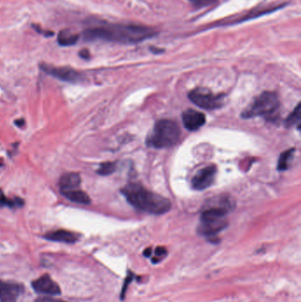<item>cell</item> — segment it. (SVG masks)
<instances>
[{"label": "cell", "mask_w": 301, "mask_h": 302, "mask_svg": "<svg viewBox=\"0 0 301 302\" xmlns=\"http://www.w3.org/2000/svg\"><path fill=\"white\" fill-rule=\"evenodd\" d=\"M156 32L150 27L135 24H106L84 31L88 40H103L123 44H134L151 38Z\"/></svg>", "instance_id": "cell-1"}, {"label": "cell", "mask_w": 301, "mask_h": 302, "mask_svg": "<svg viewBox=\"0 0 301 302\" xmlns=\"http://www.w3.org/2000/svg\"><path fill=\"white\" fill-rule=\"evenodd\" d=\"M121 192L132 206L149 214H164L171 208L169 200L148 190L139 183L128 184Z\"/></svg>", "instance_id": "cell-2"}, {"label": "cell", "mask_w": 301, "mask_h": 302, "mask_svg": "<svg viewBox=\"0 0 301 302\" xmlns=\"http://www.w3.org/2000/svg\"><path fill=\"white\" fill-rule=\"evenodd\" d=\"M180 138L178 124L170 119H160L149 135L147 144L154 149H165L177 144Z\"/></svg>", "instance_id": "cell-3"}, {"label": "cell", "mask_w": 301, "mask_h": 302, "mask_svg": "<svg viewBox=\"0 0 301 302\" xmlns=\"http://www.w3.org/2000/svg\"><path fill=\"white\" fill-rule=\"evenodd\" d=\"M229 211L221 208L204 206L198 226V233L205 237H214L228 226L227 216Z\"/></svg>", "instance_id": "cell-4"}, {"label": "cell", "mask_w": 301, "mask_h": 302, "mask_svg": "<svg viewBox=\"0 0 301 302\" xmlns=\"http://www.w3.org/2000/svg\"><path fill=\"white\" fill-rule=\"evenodd\" d=\"M278 108L279 99L278 95L273 92H263L244 110L241 117L243 119L273 117L278 111Z\"/></svg>", "instance_id": "cell-5"}, {"label": "cell", "mask_w": 301, "mask_h": 302, "mask_svg": "<svg viewBox=\"0 0 301 302\" xmlns=\"http://www.w3.org/2000/svg\"><path fill=\"white\" fill-rule=\"evenodd\" d=\"M188 97L198 107L205 110H216L224 105L223 94L216 95L206 88H194L188 94Z\"/></svg>", "instance_id": "cell-6"}, {"label": "cell", "mask_w": 301, "mask_h": 302, "mask_svg": "<svg viewBox=\"0 0 301 302\" xmlns=\"http://www.w3.org/2000/svg\"><path fill=\"white\" fill-rule=\"evenodd\" d=\"M216 167L215 165H209L201 169L192 179V187L193 189L201 191L209 188L215 181Z\"/></svg>", "instance_id": "cell-7"}, {"label": "cell", "mask_w": 301, "mask_h": 302, "mask_svg": "<svg viewBox=\"0 0 301 302\" xmlns=\"http://www.w3.org/2000/svg\"><path fill=\"white\" fill-rule=\"evenodd\" d=\"M41 67L45 73L57 78L58 80H63V81L74 83V82H79L82 78L81 73L79 72L75 71L74 69L66 67V66L57 67V66H52V65H43Z\"/></svg>", "instance_id": "cell-8"}, {"label": "cell", "mask_w": 301, "mask_h": 302, "mask_svg": "<svg viewBox=\"0 0 301 302\" xmlns=\"http://www.w3.org/2000/svg\"><path fill=\"white\" fill-rule=\"evenodd\" d=\"M32 287L39 295H60V287L49 275H43L32 282Z\"/></svg>", "instance_id": "cell-9"}, {"label": "cell", "mask_w": 301, "mask_h": 302, "mask_svg": "<svg viewBox=\"0 0 301 302\" xmlns=\"http://www.w3.org/2000/svg\"><path fill=\"white\" fill-rule=\"evenodd\" d=\"M22 292L20 284L0 280V302H16Z\"/></svg>", "instance_id": "cell-10"}, {"label": "cell", "mask_w": 301, "mask_h": 302, "mask_svg": "<svg viewBox=\"0 0 301 302\" xmlns=\"http://www.w3.org/2000/svg\"><path fill=\"white\" fill-rule=\"evenodd\" d=\"M183 125L187 130L196 131L206 123V117L201 111L189 109L182 115Z\"/></svg>", "instance_id": "cell-11"}, {"label": "cell", "mask_w": 301, "mask_h": 302, "mask_svg": "<svg viewBox=\"0 0 301 302\" xmlns=\"http://www.w3.org/2000/svg\"><path fill=\"white\" fill-rule=\"evenodd\" d=\"M48 241H58L63 243H74L79 240V235L66 230H57L44 235Z\"/></svg>", "instance_id": "cell-12"}, {"label": "cell", "mask_w": 301, "mask_h": 302, "mask_svg": "<svg viewBox=\"0 0 301 302\" xmlns=\"http://www.w3.org/2000/svg\"><path fill=\"white\" fill-rule=\"evenodd\" d=\"M81 180L80 175L76 172H69L64 174L59 180V187L62 193L78 189L81 185Z\"/></svg>", "instance_id": "cell-13"}, {"label": "cell", "mask_w": 301, "mask_h": 302, "mask_svg": "<svg viewBox=\"0 0 301 302\" xmlns=\"http://www.w3.org/2000/svg\"><path fill=\"white\" fill-rule=\"evenodd\" d=\"M63 195L70 200L71 202L80 203V204H89L90 198L85 192L81 191L79 189H74L70 191L63 192Z\"/></svg>", "instance_id": "cell-14"}, {"label": "cell", "mask_w": 301, "mask_h": 302, "mask_svg": "<svg viewBox=\"0 0 301 302\" xmlns=\"http://www.w3.org/2000/svg\"><path fill=\"white\" fill-rule=\"evenodd\" d=\"M294 153H295V149H291L280 155L278 163V171L284 172L289 169L290 165L294 158Z\"/></svg>", "instance_id": "cell-15"}, {"label": "cell", "mask_w": 301, "mask_h": 302, "mask_svg": "<svg viewBox=\"0 0 301 302\" xmlns=\"http://www.w3.org/2000/svg\"><path fill=\"white\" fill-rule=\"evenodd\" d=\"M79 35L72 31L63 30L58 34V43L62 46L74 45L77 42Z\"/></svg>", "instance_id": "cell-16"}, {"label": "cell", "mask_w": 301, "mask_h": 302, "mask_svg": "<svg viewBox=\"0 0 301 302\" xmlns=\"http://www.w3.org/2000/svg\"><path fill=\"white\" fill-rule=\"evenodd\" d=\"M301 103H299L297 105V107L294 109V111L289 115V117L286 119V125L288 127L294 126L296 124H299L300 120H301Z\"/></svg>", "instance_id": "cell-17"}, {"label": "cell", "mask_w": 301, "mask_h": 302, "mask_svg": "<svg viewBox=\"0 0 301 302\" xmlns=\"http://www.w3.org/2000/svg\"><path fill=\"white\" fill-rule=\"evenodd\" d=\"M116 163L112 162H106L100 165L99 169L97 170V173L100 174L102 176H107L115 172L116 170Z\"/></svg>", "instance_id": "cell-18"}, {"label": "cell", "mask_w": 301, "mask_h": 302, "mask_svg": "<svg viewBox=\"0 0 301 302\" xmlns=\"http://www.w3.org/2000/svg\"><path fill=\"white\" fill-rule=\"evenodd\" d=\"M189 1L193 4V6H195L196 8H201L214 4V3H216L217 0H189Z\"/></svg>", "instance_id": "cell-19"}, {"label": "cell", "mask_w": 301, "mask_h": 302, "mask_svg": "<svg viewBox=\"0 0 301 302\" xmlns=\"http://www.w3.org/2000/svg\"><path fill=\"white\" fill-rule=\"evenodd\" d=\"M35 302H66L58 299L50 298V297H42L35 301Z\"/></svg>", "instance_id": "cell-20"}, {"label": "cell", "mask_w": 301, "mask_h": 302, "mask_svg": "<svg viewBox=\"0 0 301 302\" xmlns=\"http://www.w3.org/2000/svg\"><path fill=\"white\" fill-rule=\"evenodd\" d=\"M132 280H133V275H128V278L126 279V281H125V284H124L123 289H122V293H121V298H124V295H125L126 291H127V289H128V285L130 284Z\"/></svg>", "instance_id": "cell-21"}, {"label": "cell", "mask_w": 301, "mask_h": 302, "mask_svg": "<svg viewBox=\"0 0 301 302\" xmlns=\"http://www.w3.org/2000/svg\"><path fill=\"white\" fill-rule=\"evenodd\" d=\"M166 249L164 248H162V247H158V248H156L155 250H154V255L156 256V257H163V256H165Z\"/></svg>", "instance_id": "cell-22"}, {"label": "cell", "mask_w": 301, "mask_h": 302, "mask_svg": "<svg viewBox=\"0 0 301 302\" xmlns=\"http://www.w3.org/2000/svg\"><path fill=\"white\" fill-rule=\"evenodd\" d=\"M80 55H81V57H83V58H88L89 57V51L87 50H81V52H80Z\"/></svg>", "instance_id": "cell-23"}, {"label": "cell", "mask_w": 301, "mask_h": 302, "mask_svg": "<svg viewBox=\"0 0 301 302\" xmlns=\"http://www.w3.org/2000/svg\"><path fill=\"white\" fill-rule=\"evenodd\" d=\"M151 254H152V250H151V249H147L144 251V256L146 257H150Z\"/></svg>", "instance_id": "cell-24"}, {"label": "cell", "mask_w": 301, "mask_h": 302, "mask_svg": "<svg viewBox=\"0 0 301 302\" xmlns=\"http://www.w3.org/2000/svg\"><path fill=\"white\" fill-rule=\"evenodd\" d=\"M16 125H18L19 126H21L24 124V120L22 119H19V120H16L15 121Z\"/></svg>", "instance_id": "cell-25"}]
</instances>
